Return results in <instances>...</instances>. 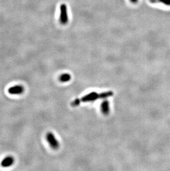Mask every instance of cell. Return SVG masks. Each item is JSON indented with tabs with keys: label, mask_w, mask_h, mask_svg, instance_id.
<instances>
[{
	"label": "cell",
	"mask_w": 170,
	"mask_h": 171,
	"mask_svg": "<svg viewBox=\"0 0 170 171\" xmlns=\"http://www.w3.org/2000/svg\"><path fill=\"white\" fill-rule=\"evenodd\" d=\"M101 111L103 114L107 115L109 114L110 109V103L109 101L107 100L103 101L101 104Z\"/></svg>",
	"instance_id": "8992f818"
},
{
	"label": "cell",
	"mask_w": 170,
	"mask_h": 171,
	"mask_svg": "<svg viewBox=\"0 0 170 171\" xmlns=\"http://www.w3.org/2000/svg\"><path fill=\"white\" fill-rule=\"evenodd\" d=\"M14 162V159L12 156H7L5 157L1 163V165L2 167H9L12 166Z\"/></svg>",
	"instance_id": "5b68a950"
},
{
	"label": "cell",
	"mask_w": 170,
	"mask_h": 171,
	"mask_svg": "<svg viewBox=\"0 0 170 171\" xmlns=\"http://www.w3.org/2000/svg\"><path fill=\"white\" fill-rule=\"evenodd\" d=\"M59 22L62 25H66L69 22L68 8L67 6L65 3H62L60 5Z\"/></svg>",
	"instance_id": "7a4b0ae2"
},
{
	"label": "cell",
	"mask_w": 170,
	"mask_h": 171,
	"mask_svg": "<svg viewBox=\"0 0 170 171\" xmlns=\"http://www.w3.org/2000/svg\"><path fill=\"white\" fill-rule=\"evenodd\" d=\"M24 91V88L20 85H17L10 88L8 92L11 95H18L22 94Z\"/></svg>",
	"instance_id": "277c9868"
},
{
	"label": "cell",
	"mask_w": 170,
	"mask_h": 171,
	"mask_svg": "<svg viewBox=\"0 0 170 171\" xmlns=\"http://www.w3.org/2000/svg\"><path fill=\"white\" fill-rule=\"evenodd\" d=\"M71 79V75L69 74L65 73L62 74L59 77V81L62 83H65L69 81Z\"/></svg>",
	"instance_id": "52a82bcc"
},
{
	"label": "cell",
	"mask_w": 170,
	"mask_h": 171,
	"mask_svg": "<svg viewBox=\"0 0 170 171\" xmlns=\"http://www.w3.org/2000/svg\"><path fill=\"white\" fill-rule=\"evenodd\" d=\"M129 1H130L131 3H132L133 4H136V3H137L138 2L139 0H129Z\"/></svg>",
	"instance_id": "ba28073f"
},
{
	"label": "cell",
	"mask_w": 170,
	"mask_h": 171,
	"mask_svg": "<svg viewBox=\"0 0 170 171\" xmlns=\"http://www.w3.org/2000/svg\"><path fill=\"white\" fill-rule=\"evenodd\" d=\"M46 139L50 147L53 149L58 150L59 149L60 147V144L53 133L48 132L46 135Z\"/></svg>",
	"instance_id": "3957f363"
},
{
	"label": "cell",
	"mask_w": 170,
	"mask_h": 171,
	"mask_svg": "<svg viewBox=\"0 0 170 171\" xmlns=\"http://www.w3.org/2000/svg\"><path fill=\"white\" fill-rule=\"evenodd\" d=\"M113 95V92L111 91L102 92L100 94H98L96 92H92L86 95H85L81 99H76L73 101L71 105L72 106H77L79 105L81 102H92L96 101L98 99H105L108 97L112 96Z\"/></svg>",
	"instance_id": "6da1fadb"
}]
</instances>
